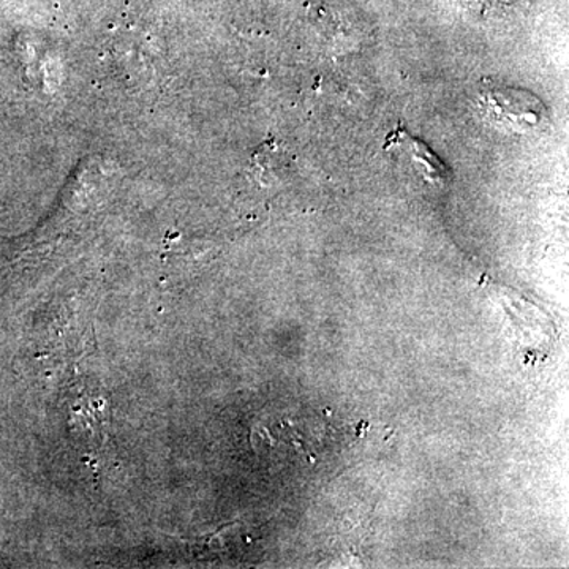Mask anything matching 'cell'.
Here are the masks:
<instances>
[{"label":"cell","instance_id":"obj_1","mask_svg":"<svg viewBox=\"0 0 569 569\" xmlns=\"http://www.w3.org/2000/svg\"><path fill=\"white\" fill-rule=\"evenodd\" d=\"M485 107L498 126L508 127L515 132H526L529 127L538 126L545 111L537 97L512 89L490 91L486 96Z\"/></svg>","mask_w":569,"mask_h":569},{"label":"cell","instance_id":"obj_2","mask_svg":"<svg viewBox=\"0 0 569 569\" xmlns=\"http://www.w3.org/2000/svg\"><path fill=\"white\" fill-rule=\"evenodd\" d=\"M407 140L408 149L417 157L418 162L421 163V168H425L426 178L433 183H447L448 171L447 168L441 164L440 160L436 159L433 153L429 152V149H427L425 144H421V142L410 140L408 137Z\"/></svg>","mask_w":569,"mask_h":569}]
</instances>
